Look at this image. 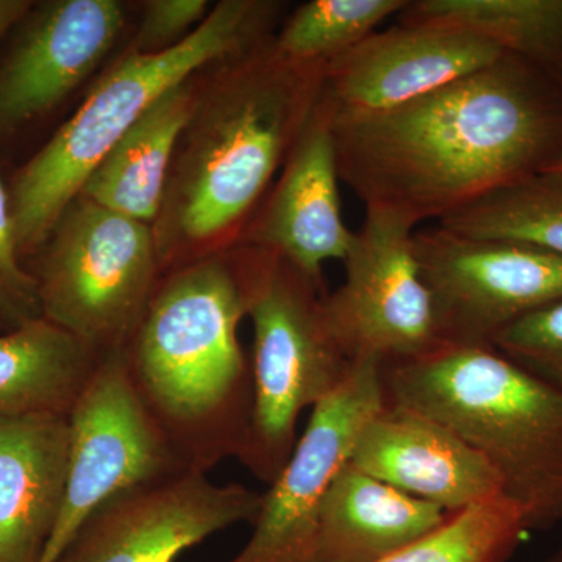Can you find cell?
I'll return each instance as SVG.
<instances>
[{"instance_id":"cell-1","label":"cell","mask_w":562,"mask_h":562,"mask_svg":"<svg viewBox=\"0 0 562 562\" xmlns=\"http://www.w3.org/2000/svg\"><path fill=\"white\" fill-rule=\"evenodd\" d=\"M333 138L339 179L366 209L416 228L560 157L562 81L506 54L386 113L333 121Z\"/></svg>"},{"instance_id":"cell-2","label":"cell","mask_w":562,"mask_h":562,"mask_svg":"<svg viewBox=\"0 0 562 562\" xmlns=\"http://www.w3.org/2000/svg\"><path fill=\"white\" fill-rule=\"evenodd\" d=\"M325 65L288 60L271 43L222 63L198 91L151 225L161 268L236 241L322 94Z\"/></svg>"},{"instance_id":"cell-3","label":"cell","mask_w":562,"mask_h":562,"mask_svg":"<svg viewBox=\"0 0 562 562\" xmlns=\"http://www.w3.org/2000/svg\"><path fill=\"white\" fill-rule=\"evenodd\" d=\"M246 290L235 254L161 277L122 349L133 386L190 471L238 460L249 432L251 366L239 342Z\"/></svg>"},{"instance_id":"cell-4","label":"cell","mask_w":562,"mask_h":562,"mask_svg":"<svg viewBox=\"0 0 562 562\" xmlns=\"http://www.w3.org/2000/svg\"><path fill=\"white\" fill-rule=\"evenodd\" d=\"M386 401L416 409L475 450L528 531L562 524V394L494 347L442 344L383 366Z\"/></svg>"},{"instance_id":"cell-5","label":"cell","mask_w":562,"mask_h":562,"mask_svg":"<svg viewBox=\"0 0 562 562\" xmlns=\"http://www.w3.org/2000/svg\"><path fill=\"white\" fill-rule=\"evenodd\" d=\"M283 10L273 0H222L172 49L125 54L14 177L9 201L21 255L41 249L92 169L162 94L271 43Z\"/></svg>"},{"instance_id":"cell-6","label":"cell","mask_w":562,"mask_h":562,"mask_svg":"<svg viewBox=\"0 0 562 562\" xmlns=\"http://www.w3.org/2000/svg\"><path fill=\"white\" fill-rule=\"evenodd\" d=\"M233 254L254 324V398L238 460L271 484L297 442L299 417L344 382L351 362L328 327L324 281L255 247L241 244Z\"/></svg>"},{"instance_id":"cell-7","label":"cell","mask_w":562,"mask_h":562,"mask_svg":"<svg viewBox=\"0 0 562 562\" xmlns=\"http://www.w3.org/2000/svg\"><path fill=\"white\" fill-rule=\"evenodd\" d=\"M40 250L44 319L98 353L124 349L161 280L151 225L77 198Z\"/></svg>"},{"instance_id":"cell-8","label":"cell","mask_w":562,"mask_h":562,"mask_svg":"<svg viewBox=\"0 0 562 562\" xmlns=\"http://www.w3.org/2000/svg\"><path fill=\"white\" fill-rule=\"evenodd\" d=\"M414 232L391 211L366 209L353 233L342 284L325 297L328 327L350 362L372 360L383 368L442 346Z\"/></svg>"},{"instance_id":"cell-9","label":"cell","mask_w":562,"mask_h":562,"mask_svg":"<svg viewBox=\"0 0 562 562\" xmlns=\"http://www.w3.org/2000/svg\"><path fill=\"white\" fill-rule=\"evenodd\" d=\"M60 520L41 562H55L85 520L111 498L184 468L132 383L122 350L103 355L76 405Z\"/></svg>"},{"instance_id":"cell-10","label":"cell","mask_w":562,"mask_h":562,"mask_svg":"<svg viewBox=\"0 0 562 562\" xmlns=\"http://www.w3.org/2000/svg\"><path fill=\"white\" fill-rule=\"evenodd\" d=\"M413 246L442 344L492 347L514 322L562 301V255L438 224L414 232Z\"/></svg>"},{"instance_id":"cell-11","label":"cell","mask_w":562,"mask_h":562,"mask_svg":"<svg viewBox=\"0 0 562 562\" xmlns=\"http://www.w3.org/2000/svg\"><path fill=\"white\" fill-rule=\"evenodd\" d=\"M384 402L382 364L351 362L344 382L314 406L290 460L262 494L254 535L228 562H313L325 497Z\"/></svg>"},{"instance_id":"cell-12","label":"cell","mask_w":562,"mask_h":562,"mask_svg":"<svg viewBox=\"0 0 562 562\" xmlns=\"http://www.w3.org/2000/svg\"><path fill=\"white\" fill-rule=\"evenodd\" d=\"M262 494L183 471L122 492L91 514L55 562H176L235 525H254Z\"/></svg>"},{"instance_id":"cell-13","label":"cell","mask_w":562,"mask_h":562,"mask_svg":"<svg viewBox=\"0 0 562 562\" xmlns=\"http://www.w3.org/2000/svg\"><path fill=\"white\" fill-rule=\"evenodd\" d=\"M505 55L468 29L398 22L328 63L321 99L333 121L360 120L424 98Z\"/></svg>"},{"instance_id":"cell-14","label":"cell","mask_w":562,"mask_h":562,"mask_svg":"<svg viewBox=\"0 0 562 562\" xmlns=\"http://www.w3.org/2000/svg\"><path fill=\"white\" fill-rule=\"evenodd\" d=\"M339 181L331 113L319 99L239 244L269 251L324 281V266L342 261L353 241L355 232L342 217Z\"/></svg>"},{"instance_id":"cell-15","label":"cell","mask_w":562,"mask_h":562,"mask_svg":"<svg viewBox=\"0 0 562 562\" xmlns=\"http://www.w3.org/2000/svg\"><path fill=\"white\" fill-rule=\"evenodd\" d=\"M0 68V125L13 127L60 103L120 38L117 0H50L32 7Z\"/></svg>"},{"instance_id":"cell-16","label":"cell","mask_w":562,"mask_h":562,"mask_svg":"<svg viewBox=\"0 0 562 562\" xmlns=\"http://www.w3.org/2000/svg\"><path fill=\"white\" fill-rule=\"evenodd\" d=\"M350 464L447 513L506 501L501 480L475 450L439 422L397 403L386 401L369 417Z\"/></svg>"},{"instance_id":"cell-17","label":"cell","mask_w":562,"mask_h":562,"mask_svg":"<svg viewBox=\"0 0 562 562\" xmlns=\"http://www.w3.org/2000/svg\"><path fill=\"white\" fill-rule=\"evenodd\" d=\"M66 414L0 417V562H41L68 484Z\"/></svg>"},{"instance_id":"cell-18","label":"cell","mask_w":562,"mask_h":562,"mask_svg":"<svg viewBox=\"0 0 562 562\" xmlns=\"http://www.w3.org/2000/svg\"><path fill=\"white\" fill-rule=\"evenodd\" d=\"M452 513L349 464L333 482L317 524L313 562H380L442 528Z\"/></svg>"},{"instance_id":"cell-19","label":"cell","mask_w":562,"mask_h":562,"mask_svg":"<svg viewBox=\"0 0 562 562\" xmlns=\"http://www.w3.org/2000/svg\"><path fill=\"white\" fill-rule=\"evenodd\" d=\"M195 98L190 80L162 94L92 169L77 198L154 225Z\"/></svg>"},{"instance_id":"cell-20","label":"cell","mask_w":562,"mask_h":562,"mask_svg":"<svg viewBox=\"0 0 562 562\" xmlns=\"http://www.w3.org/2000/svg\"><path fill=\"white\" fill-rule=\"evenodd\" d=\"M102 357L44 317L0 335V417L68 416Z\"/></svg>"},{"instance_id":"cell-21","label":"cell","mask_w":562,"mask_h":562,"mask_svg":"<svg viewBox=\"0 0 562 562\" xmlns=\"http://www.w3.org/2000/svg\"><path fill=\"white\" fill-rule=\"evenodd\" d=\"M398 20L468 29L562 81V0H409Z\"/></svg>"},{"instance_id":"cell-22","label":"cell","mask_w":562,"mask_h":562,"mask_svg":"<svg viewBox=\"0 0 562 562\" xmlns=\"http://www.w3.org/2000/svg\"><path fill=\"white\" fill-rule=\"evenodd\" d=\"M438 225L465 238L527 244L562 255V172L531 173L443 217Z\"/></svg>"},{"instance_id":"cell-23","label":"cell","mask_w":562,"mask_h":562,"mask_svg":"<svg viewBox=\"0 0 562 562\" xmlns=\"http://www.w3.org/2000/svg\"><path fill=\"white\" fill-rule=\"evenodd\" d=\"M409 0H310L284 20L273 47L291 61L325 65L398 16Z\"/></svg>"},{"instance_id":"cell-24","label":"cell","mask_w":562,"mask_h":562,"mask_svg":"<svg viewBox=\"0 0 562 562\" xmlns=\"http://www.w3.org/2000/svg\"><path fill=\"white\" fill-rule=\"evenodd\" d=\"M528 532L512 503H484L453 513L427 539L380 562H508Z\"/></svg>"},{"instance_id":"cell-25","label":"cell","mask_w":562,"mask_h":562,"mask_svg":"<svg viewBox=\"0 0 562 562\" xmlns=\"http://www.w3.org/2000/svg\"><path fill=\"white\" fill-rule=\"evenodd\" d=\"M492 347L562 394V301L514 322Z\"/></svg>"},{"instance_id":"cell-26","label":"cell","mask_w":562,"mask_h":562,"mask_svg":"<svg viewBox=\"0 0 562 562\" xmlns=\"http://www.w3.org/2000/svg\"><path fill=\"white\" fill-rule=\"evenodd\" d=\"M43 319L38 284L21 262L11 220L9 188L0 177V335Z\"/></svg>"},{"instance_id":"cell-27","label":"cell","mask_w":562,"mask_h":562,"mask_svg":"<svg viewBox=\"0 0 562 562\" xmlns=\"http://www.w3.org/2000/svg\"><path fill=\"white\" fill-rule=\"evenodd\" d=\"M206 0H150L127 54H160L188 38L211 11Z\"/></svg>"},{"instance_id":"cell-28","label":"cell","mask_w":562,"mask_h":562,"mask_svg":"<svg viewBox=\"0 0 562 562\" xmlns=\"http://www.w3.org/2000/svg\"><path fill=\"white\" fill-rule=\"evenodd\" d=\"M33 5L31 0H0V38L24 20Z\"/></svg>"},{"instance_id":"cell-29","label":"cell","mask_w":562,"mask_h":562,"mask_svg":"<svg viewBox=\"0 0 562 562\" xmlns=\"http://www.w3.org/2000/svg\"><path fill=\"white\" fill-rule=\"evenodd\" d=\"M543 171H557L562 172V154L553 162H550Z\"/></svg>"},{"instance_id":"cell-30","label":"cell","mask_w":562,"mask_h":562,"mask_svg":"<svg viewBox=\"0 0 562 562\" xmlns=\"http://www.w3.org/2000/svg\"><path fill=\"white\" fill-rule=\"evenodd\" d=\"M546 562H562V549L558 550L552 558H549Z\"/></svg>"}]
</instances>
